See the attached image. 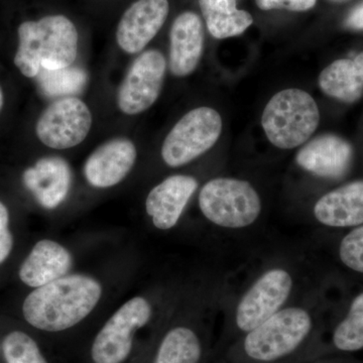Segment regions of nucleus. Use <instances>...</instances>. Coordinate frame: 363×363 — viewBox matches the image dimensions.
Masks as SVG:
<instances>
[{"instance_id":"22","label":"nucleus","mask_w":363,"mask_h":363,"mask_svg":"<svg viewBox=\"0 0 363 363\" xmlns=\"http://www.w3.org/2000/svg\"><path fill=\"white\" fill-rule=\"evenodd\" d=\"M332 344L341 352L363 350V292L354 298L347 315L334 329Z\"/></svg>"},{"instance_id":"1","label":"nucleus","mask_w":363,"mask_h":363,"mask_svg":"<svg viewBox=\"0 0 363 363\" xmlns=\"http://www.w3.org/2000/svg\"><path fill=\"white\" fill-rule=\"evenodd\" d=\"M314 320L301 307L283 308L241 336L231 348L233 363H291L309 357Z\"/></svg>"},{"instance_id":"3","label":"nucleus","mask_w":363,"mask_h":363,"mask_svg":"<svg viewBox=\"0 0 363 363\" xmlns=\"http://www.w3.org/2000/svg\"><path fill=\"white\" fill-rule=\"evenodd\" d=\"M79 33L73 21L65 16H47L26 21L18 28V47L13 64L28 79L40 72L69 68L78 57Z\"/></svg>"},{"instance_id":"12","label":"nucleus","mask_w":363,"mask_h":363,"mask_svg":"<svg viewBox=\"0 0 363 363\" xmlns=\"http://www.w3.org/2000/svg\"><path fill=\"white\" fill-rule=\"evenodd\" d=\"M138 149L128 138H111L91 152L83 168L91 187L108 189L123 182L135 167Z\"/></svg>"},{"instance_id":"23","label":"nucleus","mask_w":363,"mask_h":363,"mask_svg":"<svg viewBox=\"0 0 363 363\" xmlns=\"http://www.w3.org/2000/svg\"><path fill=\"white\" fill-rule=\"evenodd\" d=\"M6 363H50L39 344L23 331H13L2 341Z\"/></svg>"},{"instance_id":"20","label":"nucleus","mask_w":363,"mask_h":363,"mask_svg":"<svg viewBox=\"0 0 363 363\" xmlns=\"http://www.w3.org/2000/svg\"><path fill=\"white\" fill-rule=\"evenodd\" d=\"M204 343L193 327L176 325L162 336L152 363H202Z\"/></svg>"},{"instance_id":"19","label":"nucleus","mask_w":363,"mask_h":363,"mask_svg":"<svg viewBox=\"0 0 363 363\" xmlns=\"http://www.w3.org/2000/svg\"><path fill=\"white\" fill-rule=\"evenodd\" d=\"M327 96L354 104L363 95V52L353 59H339L327 66L318 79Z\"/></svg>"},{"instance_id":"5","label":"nucleus","mask_w":363,"mask_h":363,"mask_svg":"<svg viewBox=\"0 0 363 363\" xmlns=\"http://www.w3.org/2000/svg\"><path fill=\"white\" fill-rule=\"evenodd\" d=\"M207 220L222 228L240 229L252 225L262 212L259 193L247 181L216 178L207 182L199 199Z\"/></svg>"},{"instance_id":"15","label":"nucleus","mask_w":363,"mask_h":363,"mask_svg":"<svg viewBox=\"0 0 363 363\" xmlns=\"http://www.w3.org/2000/svg\"><path fill=\"white\" fill-rule=\"evenodd\" d=\"M198 189L194 177H168L150 190L145 200V211L160 230H169L180 220L184 210Z\"/></svg>"},{"instance_id":"2","label":"nucleus","mask_w":363,"mask_h":363,"mask_svg":"<svg viewBox=\"0 0 363 363\" xmlns=\"http://www.w3.org/2000/svg\"><path fill=\"white\" fill-rule=\"evenodd\" d=\"M102 293L101 284L93 277L67 274L35 289L23 302V317L38 330L49 333L67 331L89 316Z\"/></svg>"},{"instance_id":"28","label":"nucleus","mask_w":363,"mask_h":363,"mask_svg":"<svg viewBox=\"0 0 363 363\" xmlns=\"http://www.w3.org/2000/svg\"><path fill=\"white\" fill-rule=\"evenodd\" d=\"M6 91H4V88L2 87L1 83H0V116H1V113L2 112H4V108H6Z\"/></svg>"},{"instance_id":"25","label":"nucleus","mask_w":363,"mask_h":363,"mask_svg":"<svg viewBox=\"0 0 363 363\" xmlns=\"http://www.w3.org/2000/svg\"><path fill=\"white\" fill-rule=\"evenodd\" d=\"M13 247V238L9 230V212L4 203L0 201V264H4Z\"/></svg>"},{"instance_id":"24","label":"nucleus","mask_w":363,"mask_h":363,"mask_svg":"<svg viewBox=\"0 0 363 363\" xmlns=\"http://www.w3.org/2000/svg\"><path fill=\"white\" fill-rule=\"evenodd\" d=\"M339 257L344 266L363 274V225L344 236L339 245Z\"/></svg>"},{"instance_id":"14","label":"nucleus","mask_w":363,"mask_h":363,"mask_svg":"<svg viewBox=\"0 0 363 363\" xmlns=\"http://www.w3.org/2000/svg\"><path fill=\"white\" fill-rule=\"evenodd\" d=\"M352 159L350 143L332 133L313 138L296 156V162L301 168L329 180L343 178L350 171Z\"/></svg>"},{"instance_id":"13","label":"nucleus","mask_w":363,"mask_h":363,"mask_svg":"<svg viewBox=\"0 0 363 363\" xmlns=\"http://www.w3.org/2000/svg\"><path fill=\"white\" fill-rule=\"evenodd\" d=\"M72 169L63 157H40L23 174V183L40 206L54 210L63 204L70 193Z\"/></svg>"},{"instance_id":"17","label":"nucleus","mask_w":363,"mask_h":363,"mask_svg":"<svg viewBox=\"0 0 363 363\" xmlns=\"http://www.w3.org/2000/svg\"><path fill=\"white\" fill-rule=\"evenodd\" d=\"M72 266L73 257L64 245L43 240L35 243L23 260L18 276L25 285L37 289L67 276Z\"/></svg>"},{"instance_id":"9","label":"nucleus","mask_w":363,"mask_h":363,"mask_svg":"<svg viewBox=\"0 0 363 363\" xmlns=\"http://www.w3.org/2000/svg\"><path fill=\"white\" fill-rule=\"evenodd\" d=\"M292 274L281 267L264 272L241 298L234 327L241 336L257 328L283 309L293 290Z\"/></svg>"},{"instance_id":"4","label":"nucleus","mask_w":363,"mask_h":363,"mask_svg":"<svg viewBox=\"0 0 363 363\" xmlns=\"http://www.w3.org/2000/svg\"><path fill=\"white\" fill-rule=\"evenodd\" d=\"M320 123V111L311 95L298 88L277 93L264 108L262 128L274 147L292 150L309 140Z\"/></svg>"},{"instance_id":"29","label":"nucleus","mask_w":363,"mask_h":363,"mask_svg":"<svg viewBox=\"0 0 363 363\" xmlns=\"http://www.w3.org/2000/svg\"><path fill=\"white\" fill-rule=\"evenodd\" d=\"M332 2H337V4H341V2H346L348 0H330Z\"/></svg>"},{"instance_id":"6","label":"nucleus","mask_w":363,"mask_h":363,"mask_svg":"<svg viewBox=\"0 0 363 363\" xmlns=\"http://www.w3.org/2000/svg\"><path fill=\"white\" fill-rule=\"evenodd\" d=\"M152 316L147 298L133 297L124 303L98 331L90 348L92 363H125L135 348L136 333Z\"/></svg>"},{"instance_id":"27","label":"nucleus","mask_w":363,"mask_h":363,"mask_svg":"<svg viewBox=\"0 0 363 363\" xmlns=\"http://www.w3.org/2000/svg\"><path fill=\"white\" fill-rule=\"evenodd\" d=\"M344 26L350 30H363V2L351 9L344 21Z\"/></svg>"},{"instance_id":"16","label":"nucleus","mask_w":363,"mask_h":363,"mask_svg":"<svg viewBox=\"0 0 363 363\" xmlns=\"http://www.w3.org/2000/svg\"><path fill=\"white\" fill-rule=\"evenodd\" d=\"M204 26L197 13L185 11L174 21L169 33V68L176 77L194 73L204 50Z\"/></svg>"},{"instance_id":"11","label":"nucleus","mask_w":363,"mask_h":363,"mask_svg":"<svg viewBox=\"0 0 363 363\" xmlns=\"http://www.w3.org/2000/svg\"><path fill=\"white\" fill-rule=\"evenodd\" d=\"M169 11L168 0H138L133 2L117 26L118 47L126 54H140L164 26Z\"/></svg>"},{"instance_id":"10","label":"nucleus","mask_w":363,"mask_h":363,"mask_svg":"<svg viewBox=\"0 0 363 363\" xmlns=\"http://www.w3.org/2000/svg\"><path fill=\"white\" fill-rule=\"evenodd\" d=\"M167 66V60L159 50L140 52L117 90L119 111L135 116L149 111L161 94Z\"/></svg>"},{"instance_id":"8","label":"nucleus","mask_w":363,"mask_h":363,"mask_svg":"<svg viewBox=\"0 0 363 363\" xmlns=\"http://www.w3.org/2000/svg\"><path fill=\"white\" fill-rule=\"evenodd\" d=\"M92 124L88 105L80 98L65 97L45 107L35 123V133L45 147L69 150L84 142Z\"/></svg>"},{"instance_id":"21","label":"nucleus","mask_w":363,"mask_h":363,"mask_svg":"<svg viewBox=\"0 0 363 363\" xmlns=\"http://www.w3.org/2000/svg\"><path fill=\"white\" fill-rule=\"evenodd\" d=\"M208 30L215 39L236 37L252 25V14L240 11L235 0H199Z\"/></svg>"},{"instance_id":"26","label":"nucleus","mask_w":363,"mask_h":363,"mask_svg":"<svg viewBox=\"0 0 363 363\" xmlns=\"http://www.w3.org/2000/svg\"><path fill=\"white\" fill-rule=\"evenodd\" d=\"M317 0H255V4L262 11L286 9L291 11H307L313 9Z\"/></svg>"},{"instance_id":"7","label":"nucleus","mask_w":363,"mask_h":363,"mask_svg":"<svg viewBox=\"0 0 363 363\" xmlns=\"http://www.w3.org/2000/svg\"><path fill=\"white\" fill-rule=\"evenodd\" d=\"M222 131L219 112L202 106L189 111L172 128L162 143V161L179 168L208 152L218 140Z\"/></svg>"},{"instance_id":"18","label":"nucleus","mask_w":363,"mask_h":363,"mask_svg":"<svg viewBox=\"0 0 363 363\" xmlns=\"http://www.w3.org/2000/svg\"><path fill=\"white\" fill-rule=\"evenodd\" d=\"M313 212L316 220L325 226L363 225V180L345 184L322 196Z\"/></svg>"}]
</instances>
